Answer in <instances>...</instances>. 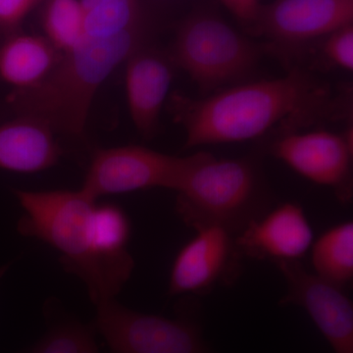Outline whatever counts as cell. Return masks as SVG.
I'll list each match as a JSON object with an SVG mask.
<instances>
[{"mask_svg": "<svg viewBox=\"0 0 353 353\" xmlns=\"http://www.w3.org/2000/svg\"><path fill=\"white\" fill-rule=\"evenodd\" d=\"M14 196L24 211L18 232L55 248L64 270L82 281L94 305L116 299L134 269L127 213L81 190H15Z\"/></svg>", "mask_w": 353, "mask_h": 353, "instance_id": "cell-1", "label": "cell"}, {"mask_svg": "<svg viewBox=\"0 0 353 353\" xmlns=\"http://www.w3.org/2000/svg\"><path fill=\"white\" fill-rule=\"evenodd\" d=\"M168 108L185 134V148L248 141L283 123L320 115L330 104L326 85L303 70L241 83L202 99L172 94Z\"/></svg>", "mask_w": 353, "mask_h": 353, "instance_id": "cell-2", "label": "cell"}, {"mask_svg": "<svg viewBox=\"0 0 353 353\" xmlns=\"http://www.w3.org/2000/svg\"><path fill=\"white\" fill-rule=\"evenodd\" d=\"M145 24L110 37L83 34L60 54L48 77L34 87L12 90L6 102L16 115L43 121L57 134L82 138L99 88L120 65L146 44Z\"/></svg>", "mask_w": 353, "mask_h": 353, "instance_id": "cell-3", "label": "cell"}, {"mask_svg": "<svg viewBox=\"0 0 353 353\" xmlns=\"http://www.w3.org/2000/svg\"><path fill=\"white\" fill-rule=\"evenodd\" d=\"M176 212L196 230L217 226L238 236L271 208L259 164L252 158H220L199 152L176 190Z\"/></svg>", "mask_w": 353, "mask_h": 353, "instance_id": "cell-4", "label": "cell"}, {"mask_svg": "<svg viewBox=\"0 0 353 353\" xmlns=\"http://www.w3.org/2000/svg\"><path fill=\"white\" fill-rule=\"evenodd\" d=\"M176 306V317L170 319L109 299L94 304L92 325L110 353H220L204 339L201 301L192 296Z\"/></svg>", "mask_w": 353, "mask_h": 353, "instance_id": "cell-5", "label": "cell"}, {"mask_svg": "<svg viewBox=\"0 0 353 353\" xmlns=\"http://www.w3.org/2000/svg\"><path fill=\"white\" fill-rule=\"evenodd\" d=\"M262 50L219 16L192 14L176 34L169 57L203 92L219 90L250 74Z\"/></svg>", "mask_w": 353, "mask_h": 353, "instance_id": "cell-6", "label": "cell"}, {"mask_svg": "<svg viewBox=\"0 0 353 353\" xmlns=\"http://www.w3.org/2000/svg\"><path fill=\"white\" fill-rule=\"evenodd\" d=\"M199 157L165 154L141 145L99 148L92 153L81 190L94 201L154 188L176 192Z\"/></svg>", "mask_w": 353, "mask_h": 353, "instance_id": "cell-7", "label": "cell"}, {"mask_svg": "<svg viewBox=\"0 0 353 353\" xmlns=\"http://www.w3.org/2000/svg\"><path fill=\"white\" fill-rule=\"evenodd\" d=\"M196 236L176 254L172 265L168 294L205 296L230 287L243 273V255L236 236L217 226L196 228Z\"/></svg>", "mask_w": 353, "mask_h": 353, "instance_id": "cell-8", "label": "cell"}, {"mask_svg": "<svg viewBox=\"0 0 353 353\" xmlns=\"http://www.w3.org/2000/svg\"><path fill=\"white\" fill-rule=\"evenodd\" d=\"M274 264L287 287L279 304L305 310L334 353H353V304L343 289L309 273L301 260Z\"/></svg>", "mask_w": 353, "mask_h": 353, "instance_id": "cell-9", "label": "cell"}, {"mask_svg": "<svg viewBox=\"0 0 353 353\" xmlns=\"http://www.w3.org/2000/svg\"><path fill=\"white\" fill-rule=\"evenodd\" d=\"M271 153L311 182L334 190L341 202L352 197V141L328 131L288 132Z\"/></svg>", "mask_w": 353, "mask_h": 353, "instance_id": "cell-10", "label": "cell"}, {"mask_svg": "<svg viewBox=\"0 0 353 353\" xmlns=\"http://www.w3.org/2000/svg\"><path fill=\"white\" fill-rule=\"evenodd\" d=\"M353 0H276L263 6L256 30L277 43L296 46L352 24Z\"/></svg>", "mask_w": 353, "mask_h": 353, "instance_id": "cell-11", "label": "cell"}, {"mask_svg": "<svg viewBox=\"0 0 353 353\" xmlns=\"http://www.w3.org/2000/svg\"><path fill=\"white\" fill-rule=\"evenodd\" d=\"M313 230L301 205L285 202L253 221L236 236L243 256L253 260H301L313 245Z\"/></svg>", "mask_w": 353, "mask_h": 353, "instance_id": "cell-12", "label": "cell"}, {"mask_svg": "<svg viewBox=\"0 0 353 353\" xmlns=\"http://www.w3.org/2000/svg\"><path fill=\"white\" fill-rule=\"evenodd\" d=\"M125 90L132 124L143 138H152L168 97L174 65L169 54L143 46L126 61Z\"/></svg>", "mask_w": 353, "mask_h": 353, "instance_id": "cell-13", "label": "cell"}, {"mask_svg": "<svg viewBox=\"0 0 353 353\" xmlns=\"http://www.w3.org/2000/svg\"><path fill=\"white\" fill-rule=\"evenodd\" d=\"M57 136L43 121L17 115L0 126V168L22 174L48 170L63 154Z\"/></svg>", "mask_w": 353, "mask_h": 353, "instance_id": "cell-14", "label": "cell"}, {"mask_svg": "<svg viewBox=\"0 0 353 353\" xmlns=\"http://www.w3.org/2000/svg\"><path fill=\"white\" fill-rule=\"evenodd\" d=\"M59 57L43 37L13 34L0 46V79L12 90H27L43 81Z\"/></svg>", "mask_w": 353, "mask_h": 353, "instance_id": "cell-15", "label": "cell"}, {"mask_svg": "<svg viewBox=\"0 0 353 353\" xmlns=\"http://www.w3.org/2000/svg\"><path fill=\"white\" fill-rule=\"evenodd\" d=\"M46 331L41 340L21 353H101L94 325L65 310L57 301L44 305Z\"/></svg>", "mask_w": 353, "mask_h": 353, "instance_id": "cell-16", "label": "cell"}, {"mask_svg": "<svg viewBox=\"0 0 353 353\" xmlns=\"http://www.w3.org/2000/svg\"><path fill=\"white\" fill-rule=\"evenodd\" d=\"M316 275L343 289L353 278V223H341L311 246Z\"/></svg>", "mask_w": 353, "mask_h": 353, "instance_id": "cell-17", "label": "cell"}, {"mask_svg": "<svg viewBox=\"0 0 353 353\" xmlns=\"http://www.w3.org/2000/svg\"><path fill=\"white\" fill-rule=\"evenodd\" d=\"M85 13L79 0H48L43 13V29L48 41L60 53L68 52L82 39Z\"/></svg>", "mask_w": 353, "mask_h": 353, "instance_id": "cell-18", "label": "cell"}, {"mask_svg": "<svg viewBox=\"0 0 353 353\" xmlns=\"http://www.w3.org/2000/svg\"><path fill=\"white\" fill-rule=\"evenodd\" d=\"M138 0H99L85 13V34L110 37L143 24Z\"/></svg>", "mask_w": 353, "mask_h": 353, "instance_id": "cell-19", "label": "cell"}, {"mask_svg": "<svg viewBox=\"0 0 353 353\" xmlns=\"http://www.w3.org/2000/svg\"><path fill=\"white\" fill-rule=\"evenodd\" d=\"M325 57L341 69L353 70V28L345 26L327 36L323 46Z\"/></svg>", "mask_w": 353, "mask_h": 353, "instance_id": "cell-20", "label": "cell"}, {"mask_svg": "<svg viewBox=\"0 0 353 353\" xmlns=\"http://www.w3.org/2000/svg\"><path fill=\"white\" fill-rule=\"evenodd\" d=\"M39 0H0V28L12 30L24 20Z\"/></svg>", "mask_w": 353, "mask_h": 353, "instance_id": "cell-21", "label": "cell"}, {"mask_svg": "<svg viewBox=\"0 0 353 353\" xmlns=\"http://www.w3.org/2000/svg\"><path fill=\"white\" fill-rule=\"evenodd\" d=\"M241 24L254 27L263 6L261 0H219Z\"/></svg>", "mask_w": 353, "mask_h": 353, "instance_id": "cell-22", "label": "cell"}, {"mask_svg": "<svg viewBox=\"0 0 353 353\" xmlns=\"http://www.w3.org/2000/svg\"><path fill=\"white\" fill-rule=\"evenodd\" d=\"M11 262H9V263L3 264L0 266V281H1V279L6 276V274L7 272H8L9 269L11 268Z\"/></svg>", "mask_w": 353, "mask_h": 353, "instance_id": "cell-23", "label": "cell"}]
</instances>
